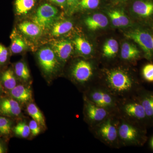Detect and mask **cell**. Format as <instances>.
<instances>
[{"mask_svg": "<svg viewBox=\"0 0 153 153\" xmlns=\"http://www.w3.org/2000/svg\"><path fill=\"white\" fill-rule=\"evenodd\" d=\"M14 71L16 76L24 81H27L30 78V70L27 64L23 61H19L15 64Z\"/></svg>", "mask_w": 153, "mask_h": 153, "instance_id": "4316f807", "label": "cell"}, {"mask_svg": "<svg viewBox=\"0 0 153 153\" xmlns=\"http://www.w3.org/2000/svg\"><path fill=\"white\" fill-rule=\"evenodd\" d=\"M83 96L97 105L117 113L119 100L100 84L97 83L92 85L84 92Z\"/></svg>", "mask_w": 153, "mask_h": 153, "instance_id": "8992f818", "label": "cell"}, {"mask_svg": "<svg viewBox=\"0 0 153 153\" xmlns=\"http://www.w3.org/2000/svg\"><path fill=\"white\" fill-rule=\"evenodd\" d=\"M135 96L143 105L151 126H153V91L143 87Z\"/></svg>", "mask_w": 153, "mask_h": 153, "instance_id": "4fadbf2b", "label": "cell"}, {"mask_svg": "<svg viewBox=\"0 0 153 153\" xmlns=\"http://www.w3.org/2000/svg\"><path fill=\"white\" fill-rule=\"evenodd\" d=\"M9 94L12 98L21 103H26L32 99V91L29 88L22 85H17Z\"/></svg>", "mask_w": 153, "mask_h": 153, "instance_id": "ac0fdd59", "label": "cell"}, {"mask_svg": "<svg viewBox=\"0 0 153 153\" xmlns=\"http://www.w3.org/2000/svg\"><path fill=\"white\" fill-rule=\"evenodd\" d=\"M38 58L41 68L47 75L55 74L59 70L61 63L51 47H44L40 49Z\"/></svg>", "mask_w": 153, "mask_h": 153, "instance_id": "30bf717a", "label": "cell"}, {"mask_svg": "<svg viewBox=\"0 0 153 153\" xmlns=\"http://www.w3.org/2000/svg\"><path fill=\"white\" fill-rule=\"evenodd\" d=\"M59 12L55 6L44 3L38 7L32 18L44 31L50 30L55 22L59 20Z\"/></svg>", "mask_w": 153, "mask_h": 153, "instance_id": "52a82bcc", "label": "cell"}, {"mask_svg": "<svg viewBox=\"0 0 153 153\" xmlns=\"http://www.w3.org/2000/svg\"><path fill=\"white\" fill-rule=\"evenodd\" d=\"M51 48L55 52L60 63H65L71 57L73 52V45L68 39H60L52 41Z\"/></svg>", "mask_w": 153, "mask_h": 153, "instance_id": "7c38bea8", "label": "cell"}, {"mask_svg": "<svg viewBox=\"0 0 153 153\" xmlns=\"http://www.w3.org/2000/svg\"><path fill=\"white\" fill-rule=\"evenodd\" d=\"M125 36L140 46L146 59L153 60V36L148 30L137 28L126 32Z\"/></svg>", "mask_w": 153, "mask_h": 153, "instance_id": "ba28073f", "label": "cell"}, {"mask_svg": "<svg viewBox=\"0 0 153 153\" xmlns=\"http://www.w3.org/2000/svg\"><path fill=\"white\" fill-rule=\"evenodd\" d=\"M142 74L147 82H153V63H148L143 68Z\"/></svg>", "mask_w": 153, "mask_h": 153, "instance_id": "f546056e", "label": "cell"}, {"mask_svg": "<svg viewBox=\"0 0 153 153\" xmlns=\"http://www.w3.org/2000/svg\"><path fill=\"white\" fill-rule=\"evenodd\" d=\"M119 51V44L114 39H110L105 43L102 49V55L106 59L110 60L114 58Z\"/></svg>", "mask_w": 153, "mask_h": 153, "instance_id": "d4e9b609", "label": "cell"}, {"mask_svg": "<svg viewBox=\"0 0 153 153\" xmlns=\"http://www.w3.org/2000/svg\"><path fill=\"white\" fill-rule=\"evenodd\" d=\"M108 15L114 27H122L129 25V19L122 11L119 10H111L108 11Z\"/></svg>", "mask_w": 153, "mask_h": 153, "instance_id": "44dd1931", "label": "cell"}, {"mask_svg": "<svg viewBox=\"0 0 153 153\" xmlns=\"http://www.w3.org/2000/svg\"><path fill=\"white\" fill-rule=\"evenodd\" d=\"M11 43L10 51L13 54H18L24 52L28 49L26 41L18 32L16 29H14L11 34Z\"/></svg>", "mask_w": 153, "mask_h": 153, "instance_id": "d6986e66", "label": "cell"}, {"mask_svg": "<svg viewBox=\"0 0 153 153\" xmlns=\"http://www.w3.org/2000/svg\"><path fill=\"white\" fill-rule=\"evenodd\" d=\"M50 1L54 3L63 9H66L68 8L67 0H49Z\"/></svg>", "mask_w": 153, "mask_h": 153, "instance_id": "836d02e7", "label": "cell"}, {"mask_svg": "<svg viewBox=\"0 0 153 153\" xmlns=\"http://www.w3.org/2000/svg\"><path fill=\"white\" fill-rule=\"evenodd\" d=\"M117 114L121 118L147 129L151 127L144 109L135 96L119 100Z\"/></svg>", "mask_w": 153, "mask_h": 153, "instance_id": "277c9868", "label": "cell"}, {"mask_svg": "<svg viewBox=\"0 0 153 153\" xmlns=\"http://www.w3.org/2000/svg\"><path fill=\"white\" fill-rule=\"evenodd\" d=\"M73 43L77 52L80 55L89 56L93 52L91 44L82 37L76 36L73 41Z\"/></svg>", "mask_w": 153, "mask_h": 153, "instance_id": "cb8c5ba5", "label": "cell"}, {"mask_svg": "<svg viewBox=\"0 0 153 153\" xmlns=\"http://www.w3.org/2000/svg\"><path fill=\"white\" fill-rule=\"evenodd\" d=\"M99 4L100 0H80L78 5L83 10H93L96 9Z\"/></svg>", "mask_w": 153, "mask_h": 153, "instance_id": "4dcf8cb0", "label": "cell"}, {"mask_svg": "<svg viewBox=\"0 0 153 153\" xmlns=\"http://www.w3.org/2000/svg\"><path fill=\"white\" fill-rule=\"evenodd\" d=\"M70 78L73 82L82 88L83 92L98 82L96 68L91 61L84 59L76 60L70 70Z\"/></svg>", "mask_w": 153, "mask_h": 153, "instance_id": "5b68a950", "label": "cell"}, {"mask_svg": "<svg viewBox=\"0 0 153 153\" xmlns=\"http://www.w3.org/2000/svg\"><path fill=\"white\" fill-rule=\"evenodd\" d=\"M118 132L121 148L143 146L147 141V128L120 117Z\"/></svg>", "mask_w": 153, "mask_h": 153, "instance_id": "3957f363", "label": "cell"}, {"mask_svg": "<svg viewBox=\"0 0 153 153\" xmlns=\"http://www.w3.org/2000/svg\"><path fill=\"white\" fill-rule=\"evenodd\" d=\"M132 11L138 19L146 22H153V0H136Z\"/></svg>", "mask_w": 153, "mask_h": 153, "instance_id": "8fae6325", "label": "cell"}, {"mask_svg": "<svg viewBox=\"0 0 153 153\" xmlns=\"http://www.w3.org/2000/svg\"><path fill=\"white\" fill-rule=\"evenodd\" d=\"M83 114L89 128L104 120L112 113L105 108L97 105L83 96Z\"/></svg>", "mask_w": 153, "mask_h": 153, "instance_id": "9c48e42d", "label": "cell"}, {"mask_svg": "<svg viewBox=\"0 0 153 153\" xmlns=\"http://www.w3.org/2000/svg\"><path fill=\"white\" fill-rule=\"evenodd\" d=\"M84 22L89 30H96L106 27L108 25V20L103 14L96 13L86 18Z\"/></svg>", "mask_w": 153, "mask_h": 153, "instance_id": "e0dca14e", "label": "cell"}, {"mask_svg": "<svg viewBox=\"0 0 153 153\" xmlns=\"http://www.w3.org/2000/svg\"><path fill=\"white\" fill-rule=\"evenodd\" d=\"M97 83L104 86L119 100L136 95L143 86L129 68L123 66L104 68Z\"/></svg>", "mask_w": 153, "mask_h": 153, "instance_id": "6da1fadb", "label": "cell"}, {"mask_svg": "<svg viewBox=\"0 0 153 153\" xmlns=\"http://www.w3.org/2000/svg\"><path fill=\"white\" fill-rule=\"evenodd\" d=\"M80 0H67L68 8L70 10H73L78 5Z\"/></svg>", "mask_w": 153, "mask_h": 153, "instance_id": "e575fe53", "label": "cell"}, {"mask_svg": "<svg viewBox=\"0 0 153 153\" xmlns=\"http://www.w3.org/2000/svg\"><path fill=\"white\" fill-rule=\"evenodd\" d=\"M119 122V117L117 114H112L89 128L94 137L101 143L112 149H119L121 146L118 132Z\"/></svg>", "mask_w": 153, "mask_h": 153, "instance_id": "7a4b0ae2", "label": "cell"}, {"mask_svg": "<svg viewBox=\"0 0 153 153\" xmlns=\"http://www.w3.org/2000/svg\"><path fill=\"white\" fill-rule=\"evenodd\" d=\"M73 24L69 20H58L53 25L51 30V36L59 37L68 33L72 30Z\"/></svg>", "mask_w": 153, "mask_h": 153, "instance_id": "7402d4cb", "label": "cell"}, {"mask_svg": "<svg viewBox=\"0 0 153 153\" xmlns=\"http://www.w3.org/2000/svg\"><path fill=\"white\" fill-rule=\"evenodd\" d=\"M37 0H15L14 10L19 16H26L35 7Z\"/></svg>", "mask_w": 153, "mask_h": 153, "instance_id": "ffe728a7", "label": "cell"}, {"mask_svg": "<svg viewBox=\"0 0 153 153\" xmlns=\"http://www.w3.org/2000/svg\"><path fill=\"white\" fill-rule=\"evenodd\" d=\"M6 152L5 148L2 143L0 142V153H5Z\"/></svg>", "mask_w": 153, "mask_h": 153, "instance_id": "d590c367", "label": "cell"}, {"mask_svg": "<svg viewBox=\"0 0 153 153\" xmlns=\"http://www.w3.org/2000/svg\"><path fill=\"white\" fill-rule=\"evenodd\" d=\"M27 110L28 114L32 117L33 119L38 123L40 126L43 128L46 127L44 115L36 104L31 103L28 105Z\"/></svg>", "mask_w": 153, "mask_h": 153, "instance_id": "484cf974", "label": "cell"}, {"mask_svg": "<svg viewBox=\"0 0 153 153\" xmlns=\"http://www.w3.org/2000/svg\"><path fill=\"white\" fill-rule=\"evenodd\" d=\"M3 91H4V87H3L1 82L0 81V96L2 94Z\"/></svg>", "mask_w": 153, "mask_h": 153, "instance_id": "8d00e7d4", "label": "cell"}, {"mask_svg": "<svg viewBox=\"0 0 153 153\" xmlns=\"http://www.w3.org/2000/svg\"><path fill=\"white\" fill-rule=\"evenodd\" d=\"M13 131L16 135L23 138L27 137L31 133L29 125L24 122L18 123L14 128Z\"/></svg>", "mask_w": 153, "mask_h": 153, "instance_id": "83f0119b", "label": "cell"}, {"mask_svg": "<svg viewBox=\"0 0 153 153\" xmlns=\"http://www.w3.org/2000/svg\"><path fill=\"white\" fill-rule=\"evenodd\" d=\"M150 145L151 149L153 150V137H152V138L151 139Z\"/></svg>", "mask_w": 153, "mask_h": 153, "instance_id": "74e56055", "label": "cell"}, {"mask_svg": "<svg viewBox=\"0 0 153 153\" xmlns=\"http://www.w3.org/2000/svg\"><path fill=\"white\" fill-rule=\"evenodd\" d=\"M141 56V52L137 47L131 43L125 42L122 45L120 57L125 62H134Z\"/></svg>", "mask_w": 153, "mask_h": 153, "instance_id": "9a60e30c", "label": "cell"}, {"mask_svg": "<svg viewBox=\"0 0 153 153\" xmlns=\"http://www.w3.org/2000/svg\"><path fill=\"white\" fill-rule=\"evenodd\" d=\"M0 81L3 87L8 90H12L16 87L17 82L14 69L10 67L2 72L0 75Z\"/></svg>", "mask_w": 153, "mask_h": 153, "instance_id": "603a6c76", "label": "cell"}, {"mask_svg": "<svg viewBox=\"0 0 153 153\" xmlns=\"http://www.w3.org/2000/svg\"><path fill=\"white\" fill-rule=\"evenodd\" d=\"M18 30L29 38H37L41 37L44 30L33 22L25 21L18 25Z\"/></svg>", "mask_w": 153, "mask_h": 153, "instance_id": "2e32d148", "label": "cell"}, {"mask_svg": "<svg viewBox=\"0 0 153 153\" xmlns=\"http://www.w3.org/2000/svg\"><path fill=\"white\" fill-rule=\"evenodd\" d=\"M0 113L6 116L17 117L22 113L19 102L9 97L0 98Z\"/></svg>", "mask_w": 153, "mask_h": 153, "instance_id": "5bb4252c", "label": "cell"}, {"mask_svg": "<svg viewBox=\"0 0 153 153\" xmlns=\"http://www.w3.org/2000/svg\"><path fill=\"white\" fill-rule=\"evenodd\" d=\"M29 126L30 131L33 136L38 135L41 132V126L38 124V123L34 120L33 119L30 121Z\"/></svg>", "mask_w": 153, "mask_h": 153, "instance_id": "d6a6232c", "label": "cell"}, {"mask_svg": "<svg viewBox=\"0 0 153 153\" xmlns=\"http://www.w3.org/2000/svg\"><path fill=\"white\" fill-rule=\"evenodd\" d=\"M10 51L3 44H0V67L5 65L8 61Z\"/></svg>", "mask_w": 153, "mask_h": 153, "instance_id": "1f68e13d", "label": "cell"}, {"mask_svg": "<svg viewBox=\"0 0 153 153\" xmlns=\"http://www.w3.org/2000/svg\"><path fill=\"white\" fill-rule=\"evenodd\" d=\"M12 122L9 119L0 116V134L3 136H8L12 130Z\"/></svg>", "mask_w": 153, "mask_h": 153, "instance_id": "f1b7e54d", "label": "cell"}]
</instances>
